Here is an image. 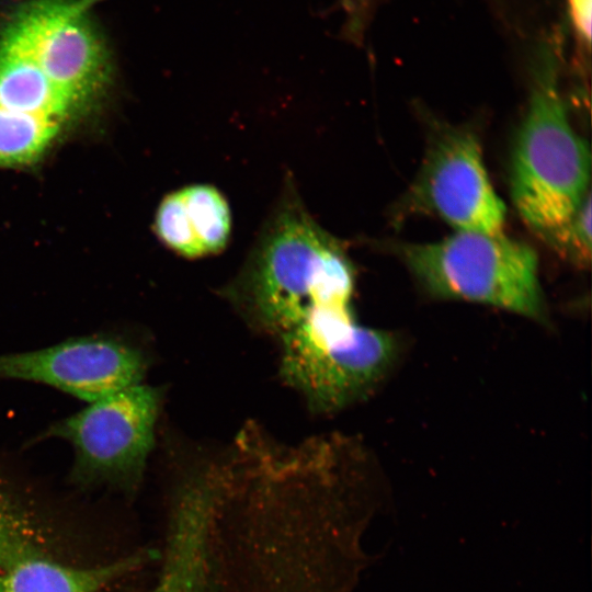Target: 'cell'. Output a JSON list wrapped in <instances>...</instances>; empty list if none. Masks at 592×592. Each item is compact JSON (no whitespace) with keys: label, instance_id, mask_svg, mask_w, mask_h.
I'll use <instances>...</instances> for the list:
<instances>
[{"label":"cell","instance_id":"5bb4252c","mask_svg":"<svg viewBox=\"0 0 592 592\" xmlns=\"http://www.w3.org/2000/svg\"><path fill=\"white\" fill-rule=\"evenodd\" d=\"M545 238L567 260L588 266L591 261V194L567 223Z\"/></svg>","mask_w":592,"mask_h":592},{"label":"cell","instance_id":"3957f363","mask_svg":"<svg viewBox=\"0 0 592 592\" xmlns=\"http://www.w3.org/2000/svg\"><path fill=\"white\" fill-rule=\"evenodd\" d=\"M400 257L432 298L482 304L547 321L537 255L503 232L457 231L441 241L405 244Z\"/></svg>","mask_w":592,"mask_h":592},{"label":"cell","instance_id":"4fadbf2b","mask_svg":"<svg viewBox=\"0 0 592 592\" xmlns=\"http://www.w3.org/2000/svg\"><path fill=\"white\" fill-rule=\"evenodd\" d=\"M27 522L0 477V570L42 555Z\"/></svg>","mask_w":592,"mask_h":592},{"label":"cell","instance_id":"7c38bea8","mask_svg":"<svg viewBox=\"0 0 592 592\" xmlns=\"http://www.w3.org/2000/svg\"><path fill=\"white\" fill-rule=\"evenodd\" d=\"M57 124L0 110V167L37 162L62 132Z\"/></svg>","mask_w":592,"mask_h":592},{"label":"cell","instance_id":"ba28073f","mask_svg":"<svg viewBox=\"0 0 592 592\" xmlns=\"http://www.w3.org/2000/svg\"><path fill=\"white\" fill-rule=\"evenodd\" d=\"M146 369L137 346L103 333L0 355V379L45 384L88 403L141 383Z\"/></svg>","mask_w":592,"mask_h":592},{"label":"cell","instance_id":"9a60e30c","mask_svg":"<svg viewBox=\"0 0 592 592\" xmlns=\"http://www.w3.org/2000/svg\"><path fill=\"white\" fill-rule=\"evenodd\" d=\"M577 30L589 42L591 37V0H569Z\"/></svg>","mask_w":592,"mask_h":592},{"label":"cell","instance_id":"30bf717a","mask_svg":"<svg viewBox=\"0 0 592 592\" xmlns=\"http://www.w3.org/2000/svg\"><path fill=\"white\" fill-rule=\"evenodd\" d=\"M0 110L52 122L62 128L82 112L35 61L0 35Z\"/></svg>","mask_w":592,"mask_h":592},{"label":"cell","instance_id":"8fae6325","mask_svg":"<svg viewBox=\"0 0 592 592\" xmlns=\"http://www.w3.org/2000/svg\"><path fill=\"white\" fill-rule=\"evenodd\" d=\"M136 563L134 557L78 568L37 555L0 570V592H100Z\"/></svg>","mask_w":592,"mask_h":592},{"label":"cell","instance_id":"9c48e42d","mask_svg":"<svg viewBox=\"0 0 592 592\" xmlns=\"http://www.w3.org/2000/svg\"><path fill=\"white\" fill-rule=\"evenodd\" d=\"M162 243L194 259L221 251L231 235V213L224 195L207 184L177 190L160 203L153 221Z\"/></svg>","mask_w":592,"mask_h":592},{"label":"cell","instance_id":"7a4b0ae2","mask_svg":"<svg viewBox=\"0 0 592 592\" xmlns=\"http://www.w3.org/2000/svg\"><path fill=\"white\" fill-rule=\"evenodd\" d=\"M278 339L284 380L318 412L338 411L371 395L400 350L392 332L360 326L352 308L317 311Z\"/></svg>","mask_w":592,"mask_h":592},{"label":"cell","instance_id":"52a82bcc","mask_svg":"<svg viewBox=\"0 0 592 592\" xmlns=\"http://www.w3.org/2000/svg\"><path fill=\"white\" fill-rule=\"evenodd\" d=\"M408 206L432 213L458 231L503 232L505 206L493 190L477 136L442 126L431 136L409 191Z\"/></svg>","mask_w":592,"mask_h":592},{"label":"cell","instance_id":"5b68a950","mask_svg":"<svg viewBox=\"0 0 592 592\" xmlns=\"http://www.w3.org/2000/svg\"><path fill=\"white\" fill-rule=\"evenodd\" d=\"M160 398L151 386H129L56 421L37 440L57 437L72 446L75 483L133 491L153 446Z\"/></svg>","mask_w":592,"mask_h":592},{"label":"cell","instance_id":"8992f818","mask_svg":"<svg viewBox=\"0 0 592 592\" xmlns=\"http://www.w3.org/2000/svg\"><path fill=\"white\" fill-rule=\"evenodd\" d=\"M95 1L33 0L22 5L1 32L81 112L110 80L106 48L88 15Z\"/></svg>","mask_w":592,"mask_h":592},{"label":"cell","instance_id":"277c9868","mask_svg":"<svg viewBox=\"0 0 592 592\" xmlns=\"http://www.w3.org/2000/svg\"><path fill=\"white\" fill-rule=\"evenodd\" d=\"M590 161L555 79L539 78L515 141L511 195L522 218L544 238L567 223L590 194Z\"/></svg>","mask_w":592,"mask_h":592},{"label":"cell","instance_id":"6da1fadb","mask_svg":"<svg viewBox=\"0 0 592 592\" xmlns=\"http://www.w3.org/2000/svg\"><path fill=\"white\" fill-rule=\"evenodd\" d=\"M354 270L292 184L262 226L231 293L278 338L317 311L351 308Z\"/></svg>","mask_w":592,"mask_h":592}]
</instances>
